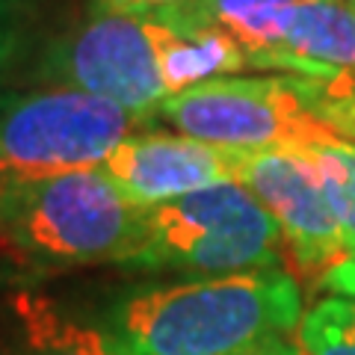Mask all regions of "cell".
Masks as SVG:
<instances>
[{
  "label": "cell",
  "instance_id": "6da1fadb",
  "mask_svg": "<svg viewBox=\"0 0 355 355\" xmlns=\"http://www.w3.org/2000/svg\"><path fill=\"white\" fill-rule=\"evenodd\" d=\"M302 317L296 279L270 266L139 291L119 305L110 335L125 355H237L287 338Z\"/></svg>",
  "mask_w": 355,
  "mask_h": 355
},
{
  "label": "cell",
  "instance_id": "7a4b0ae2",
  "mask_svg": "<svg viewBox=\"0 0 355 355\" xmlns=\"http://www.w3.org/2000/svg\"><path fill=\"white\" fill-rule=\"evenodd\" d=\"M142 216L101 166L0 187V246L33 270L121 263Z\"/></svg>",
  "mask_w": 355,
  "mask_h": 355
},
{
  "label": "cell",
  "instance_id": "3957f363",
  "mask_svg": "<svg viewBox=\"0 0 355 355\" xmlns=\"http://www.w3.org/2000/svg\"><path fill=\"white\" fill-rule=\"evenodd\" d=\"M279 222L243 184L207 190L146 207L137 246L119 266L133 272L231 275L282 266Z\"/></svg>",
  "mask_w": 355,
  "mask_h": 355
},
{
  "label": "cell",
  "instance_id": "277c9868",
  "mask_svg": "<svg viewBox=\"0 0 355 355\" xmlns=\"http://www.w3.org/2000/svg\"><path fill=\"white\" fill-rule=\"evenodd\" d=\"M308 77H219L163 98L157 119L178 133L240 151L305 148L340 139L317 113Z\"/></svg>",
  "mask_w": 355,
  "mask_h": 355
},
{
  "label": "cell",
  "instance_id": "5b68a950",
  "mask_svg": "<svg viewBox=\"0 0 355 355\" xmlns=\"http://www.w3.org/2000/svg\"><path fill=\"white\" fill-rule=\"evenodd\" d=\"M151 119L69 86L15 98L0 110V187L98 169Z\"/></svg>",
  "mask_w": 355,
  "mask_h": 355
},
{
  "label": "cell",
  "instance_id": "8992f818",
  "mask_svg": "<svg viewBox=\"0 0 355 355\" xmlns=\"http://www.w3.org/2000/svg\"><path fill=\"white\" fill-rule=\"evenodd\" d=\"M30 77L48 86L92 92L146 119L169 98L146 12L92 0L89 12L57 33L36 57Z\"/></svg>",
  "mask_w": 355,
  "mask_h": 355
},
{
  "label": "cell",
  "instance_id": "52a82bcc",
  "mask_svg": "<svg viewBox=\"0 0 355 355\" xmlns=\"http://www.w3.org/2000/svg\"><path fill=\"white\" fill-rule=\"evenodd\" d=\"M240 184L279 222L284 249L299 272L320 279L349 254L347 237L331 210L323 181L302 148L249 151L240 169Z\"/></svg>",
  "mask_w": 355,
  "mask_h": 355
},
{
  "label": "cell",
  "instance_id": "ba28073f",
  "mask_svg": "<svg viewBox=\"0 0 355 355\" xmlns=\"http://www.w3.org/2000/svg\"><path fill=\"white\" fill-rule=\"evenodd\" d=\"M246 154L184 133H133L101 163V172L130 205L154 207L216 184H240Z\"/></svg>",
  "mask_w": 355,
  "mask_h": 355
},
{
  "label": "cell",
  "instance_id": "9c48e42d",
  "mask_svg": "<svg viewBox=\"0 0 355 355\" xmlns=\"http://www.w3.org/2000/svg\"><path fill=\"white\" fill-rule=\"evenodd\" d=\"M148 24H151L154 48H157L160 74L169 95H178L184 89H193L207 80L237 74L252 65L246 48L222 30H214V27L178 30L169 24H160L151 15H148Z\"/></svg>",
  "mask_w": 355,
  "mask_h": 355
},
{
  "label": "cell",
  "instance_id": "30bf717a",
  "mask_svg": "<svg viewBox=\"0 0 355 355\" xmlns=\"http://www.w3.org/2000/svg\"><path fill=\"white\" fill-rule=\"evenodd\" d=\"M27 331V347L21 355H125L113 335L60 320L42 308V302H33Z\"/></svg>",
  "mask_w": 355,
  "mask_h": 355
},
{
  "label": "cell",
  "instance_id": "8fae6325",
  "mask_svg": "<svg viewBox=\"0 0 355 355\" xmlns=\"http://www.w3.org/2000/svg\"><path fill=\"white\" fill-rule=\"evenodd\" d=\"M323 181L326 198L340 222L349 252L355 249V142L335 139L302 148Z\"/></svg>",
  "mask_w": 355,
  "mask_h": 355
},
{
  "label": "cell",
  "instance_id": "7c38bea8",
  "mask_svg": "<svg viewBox=\"0 0 355 355\" xmlns=\"http://www.w3.org/2000/svg\"><path fill=\"white\" fill-rule=\"evenodd\" d=\"M305 355H355V299L329 296L299 323Z\"/></svg>",
  "mask_w": 355,
  "mask_h": 355
},
{
  "label": "cell",
  "instance_id": "4fadbf2b",
  "mask_svg": "<svg viewBox=\"0 0 355 355\" xmlns=\"http://www.w3.org/2000/svg\"><path fill=\"white\" fill-rule=\"evenodd\" d=\"M317 113L340 139L355 142V86H329L317 83Z\"/></svg>",
  "mask_w": 355,
  "mask_h": 355
},
{
  "label": "cell",
  "instance_id": "5bb4252c",
  "mask_svg": "<svg viewBox=\"0 0 355 355\" xmlns=\"http://www.w3.org/2000/svg\"><path fill=\"white\" fill-rule=\"evenodd\" d=\"M24 6L27 0H0V92L12 74L15 57L24 42Z\"/></svg>",
  "mask_w": 355,
  "mask_h": 355
},
{
  "label": "cell",
  "instance_id": "9a60e30c",
  "mask_svg": "<svg viewBox=\"0 0 355 355\" xmlns=\"http://www.w3.org/2000/svg\"><path fill=\"white\" fill-rule=\"evenodd\" d=\"M323 287H329L335 296H349L355 299V249L343 258L338 266H331V270L323 275Z\"/></svg>",
  "mask_w": 355,
  "mask_h": 355
},
{
  "label": "cell",
  "instance_id": "2e32d148",
  "mask_svg": "<svg viewBox=\"0 0 355 355\" xmlns=\"http://www.w3.org/2000/svg\"><path fill=\"white\" fill-rule=\"evenodd\" d=\"M237 355H305V349H299L296 343L287 340V338H272V340L258 343V347H252V349H243Z\"/></svg>",
  "mask_w": 355,
  "mask_h": 355
},
{
  "label": "cell",
  "instance_id": "e0dca14e",
  "mask_svg": "<svg viewBox=\"0 0 355 355\" xmlns=\"http://www.w3.org/2000/svg\"><path fill=\"white\" fill-rule=\"evenodd\" d=\"M116 9H130V12H151V9H166L175 3H184V0H101Z\"/></svg>",
  "mask_w": 355,
  "mask_h": 355
},
{
  "label": "cell",
  "instance_id": "ac0fdd59",
  "mask_svg": "<svg viewBox=\"0 0 355 355\" xmlns=\"http://www.w3.org/2000/svg\"><path fill=\"white\" fill-rule=\"evenodd\" d=\"M347 6L352 9V12H355V0H347Z\"/></svg>",
  "mask_w": 355,
  "mask_h": 355
}]
</instances>
